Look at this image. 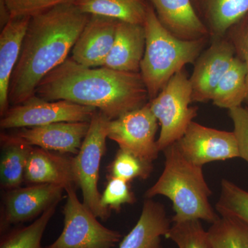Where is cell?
Returning <instances> with one entry per match:
<instances>
[{
    "mask_svg": "<svg viewBox=\"0 0 248 248\" xmlns=\"http://www.w3.org/2000/svg\"><path fill=\"white\" fill-rule=\"evenodd\" d=\"M35 94L46 100H66L94 108L110 120L150 102L140 73L86 67L71 57L40 81Z\"/></svg>",
    "mask_w": 248,
    "mask_h": 248,
    "instance_id": "cell-1",
    "label": "cell"
},
{
    "mask_svg": "<svg viewBox=\"0 0 248 248\" xmlns=\"http://www.w3.org/2000/svg\"><path fill=\"white\" fill-rule=\"evenodd\" d=\"M90 16L73 2L31 18L10 83L11 107L35 95L40 81L69 58Z\"/></svg>",
    "mask_w": 248,
    "mask_h": 248,
    "instance_id": "cell-2",
    "label": "cell"
},
{
    "mask_svg": "<svg viewBox=\"0 0 248 248\" xmlns=\"http://www.w3.org/2000/svg\"><path fill=\"white\" fill-rule=\"evenodd\" d=\"M166 161L162 174L145 193V198L163 195L172 202L173 223L200 220L213 224L219 218L209 198L212 191L204 177L203 169L183 156L177 143L164 151Z\"/></svg>",
    "mask_w": 248,
    "mask_h": 248,
    "instance_id": "cell-3",
    "label": "cell"
},
{
    "mask_svg": "<svg viewBox=\"0 0 248 248\" xmlns=\"http://www.w3.org/2000/svg\"><path fill=\"white\" fill-rule=\"evenodd\" d=\"M143 27L146 47L140 73L151 101L174 75L186 65L195 63L210 38L191 41L177 38L163 27L151 3Z\"/></svg>",
    "mask_w": 248,
    "mask_h": 248,
    "instance_id": "cell-4",
    "label": "cell"
},
{
    "mask_svg": "<svg viewBox=\"0 0 248 248\" xmlns=\"http://www.w3.org/2000/svg\"><path fill=\"white\" fill-rule=\"evenodd\" d=\"M192 103L190 77L185 69L169 80L155 99L149 102L161 130L157 141L159 151L179 141L197 116L198 108Z\"/></svg>",
    "mask_w": 248,
    "mask_h": 248,
    "instance_id": "cell-5",
    "label": "cell"
},
{
    "mask_svg": "<svg viewBox=\"0 0 248 248\" xmlns=\"http://www.w3.org/2000/svg\"><path fill=\"white\" fill-rule=\"evenodd\" d=\"M109 119L97 110L90 122V128L79 153L73 157L77 187L81 189L83 203L98 218L107 221L110 210L101 205L102 194L98 189L99 169L107 151V127Z\"/></svg>",
    "mask_w": 248,
    "mask_h": 248,
    "instance_id": "cell-6",
    "label": "cell"
},
{
    "mask_svg": "<svg viewBox=\"0 0 248 248\" xmlns=\"http://www.w3.org/2000/svg\"><path fill=\"white\" fill-rule=\"evenodd\" d=\"M76 186L67 187L61 234L46 248H114L122 239L118 231L103 226L84 203L79 202Z\"/></svg>",
    "mask_w": 248,
    "mask_h": 248,
    "instance_id": "cell-7",
    "label": "cell"
},
{
    "mask_svg": "<svg viewBox=\"0 0 248 248\" xmlns=\"http://www.w3.org/2000/svg\"><path fill=\"white\" fill-rule=\"evenodd\" d=\"M97 109L66 100L48 101L32 96L10 107L1 117L3 130L32 128L58 122H91Z\"/></svg>",
    "mask_w": 248,
    "mask_h": 248,
    "instance_id": "cell-8",
    "label": "cell"
},
{
    "mask_svg": "<svg viewBox=\"0 0 248 248\" xmlns=\"http://www.w3.org/2000/svg\"><path fill=\"white\" fill-rule=\"evenodd\" d=\"M158 123L148 102L140 108L109 120L108 138L116 142L120 149L153 163L160 152L155 140Z\"/></svg>",
    "mask_w": 248,
    "mask_h": 248,
    "instance_id": "cell-9",
    "label": "cell"
},
{
    "mask_svg": "<svg viewBox=\"0 0 248 248\" xmlns=\"http://www.w3.org/2000/svg\"><path fill=\"white\" fill-rule=\"evenodd\" d=\"M65 189L55 184H32L6 190L0 218L1 234L9 227L32 221L60 203Z\"/></svg>",
    "mask_w": 248,
    "mask_h": 248,
    "instance_id": "cell-10",
    "label": "cell"
},
{
    "mask_svg": "<svg viewBox=\"0 0 248 248\" xmlns=\"http://www.w3.org/2000/svg\"><path fill=\"white\" fill-rule=\"evenodd\" d=\"M176 143L183 156L200 167L213 161L239 158L233 131L208 128L195 122L190 124L184 136Z\"/></svg>",
    "mask_w": 248,
    "mask_h": 248,
    "instance_id": "cell-11",
    "label": "cell"
},
{
    "mask_svg": "<svg viewBox=\"0 0 248 248\" xmlns=\"http://www.w3.org/2000/svg\"><path fill=\"white\" fill-rule=\"evenodd\" d=\"M235 58L233 46L226 36L211 40L195 63L190 77L192 102L212 100L213 93Z\"/></svg>",
    "mask_w": 248,
    "mask_h": 248,
    "instance_id": "cell-12",
    "label": "cell"
},
{
    "mask_svg": "<svg viewBox=\"0 0 248 248\" xmlns=\"http://www.w3.org/2000/svg\"><path fill=\"white\" fill-rule=\"evenodd\" d=\"M119 21L104 16H90L72 50L71 58L91 68L103 66L115 42Z\"/></svg>",
    "mask_w": 248,
    "mask_h": 248,
    "instance_id": "cell-13",
    "label": "cell"
},
{
    "mask_svg": "<svg viewBox=\"0 0 248 248\" xmlns=\"http://www.w3.org/2000/svg\"><path fill=\"white\" fill-rule=\"evenodd\" d=\"M90 122H58L22 128L16 135L31 146L76 156L89 132Z\"/></svg>",
    "mask_w": 248,
    "mask_h": 248,
    "instance_id": "cell-14",
    "label": "cell"
},
{
    "mask_svg": "<svg viewBox=\"0 0 248 248\" xmlns=\"http://www.w3.org/2000/svg\"><path fill=\"white\" fill-rule=\"evenodd\" d=\"M165 29L183 40L210 38L191 0H148Z\"/></svg>",
    "mask_w": 248,
    "mask_h": 248,
    "instance_id": "cell-15",
    "label": "cell"
},
{
    "mask_svg": "<svg viewBox=\"0 0 248 248\" xmlns=\"http://www.w3.org/2000/svg\"><path fill=\"white\" fill-rule=\"evenodd\" d=\"M24 181L32 184L76 186L73 157L32 146L26 167Z\"/></svg>",
    "mask_w": 248,
    "mask_h": 248,
    "instance_id": "cell-16",
    "label": "cell"
},
{
    "mask_svg": "<svg viewBox=\"0 0 248 248\" xmlns=\"http://www.w3.org/2000/svg\"><path fill=\"white\" fill-rule=\"evenodd\" d=\"M145 47L143 25L119 21L115 42L103 66L116 71L140 73Z\"/></svg>",
    "mask_w": 248,
    "mask_h": 248,
    "instance_id": "cell-17",
    "label": "cell"
},
{
    "mask_svg": "<svg viewBox=\"0 0 248 248\" xmlns=\"http://www.w3.org/2000/svg\"><path fill=\"white\" fill-rule=\"evenodd\" d=\"M31 17L11 18L0 34V115L9 110L10 83Z\"/></svg>",
    "mask_w": 248,
    "mask_h": 248,
    "instance_id": "cell-18",
    "label": "cell"
},
{
    "mask_svg": "<svg viewBox=\"0 0 248 248\" xmlns=\"http://www.w3.org/2000/svg\"><path fill=\"white\" fill-rule=\"evenodd\" d=\"M162 203L146 199L136 225L122 239L119 248H162L161 237L170 229Z\"/></svg>",
    "mask_w": 248,
    "mask_h": 248,
    "instance_id": "cell-19",
    "label": "cell"
},
{
    "mask_svg": "<svg viewBox=\"0 0 248 248\" xmlns=\"http://www.w3.org/2000/svg\"><path fill=\"white\" fill-rule=\"evenodd\" d=\"M197 16L208 31L210 40L226 36L248 13V0H191Z\"/></svg>",
    "mask_w": 248,
    "mask_h": 248,
    "instance_id": "cell-20",
    "label": "cell"
},
{
    "mask_svg": "<svg viewBox=\"0 0 248 248\" xmlns=\"http://www.w3.org/2000/svg\"><path fill=\"white\" fill-rule=\"evenodd\" d=\"M32 146L17 135H1L0 184L4 190L20 187Z\"/></svg>",
    "mask_w": 248,
    "mask_h": 248,
    "instance_id": "cell-21",
    "label": "cell"
},
{
    "mask_svg": "<svg viewBox=\"0 0 248 248\" xmlns=\"http://www.w3.org/2000/svg\"><path fill=\"white\" fill-rule=\"evenodd\" d=\"M84 14L113 18L122 22L143 25L148 0H75Z\"/></svg>",
    "mask_w": 248,
    "mask_h": 248,
    "instance_id": "cell-22",
    "label": "cell"
},
{
    "mask_svg": "<svg viewBox=\"0 0 248 248\" xmlns=\"http://www.w3.org/2000/svg\"><path fill=\"white\" fill-rule=\"evenodd\" d=\"M247 72L246 66L235 57L231 68L226 72L213 93V105L231 109L241 107L247 97Z\"/></svg>",
    "mask_w": 248,
    "mask_h": 248,
    "instance_id": "cell-23",
    "label": "cell"
},
{
    "mask_svg": "<svg viewBox=\"0 0 248 248\" xmlns=\"http://www.w3.org/2000/svg\"><path fill=\"white\" fill-rule=\"evenodd\" d=\"M58 205L46 210L29 226L16 227L1 234L0 248H46L42 246V237Z\"/></svg>",
    "mask_w": 248,
    "mask_h": 248,
    "instance_id": "cell-24",
    "label": "cell"
},
{
    "mask_svg": "<svg viewBox=\"0 0 248 248\" xmlns=\"http://www.w3.org/2000/svg\"><path fill=\"white\" fill-rule=\"evenodd\" d=\"M208 231L213 248H248V224L236 217L219 215Z\"/></svg>",
    "mask_w": 248,
    "mask_h": 248,
    "instance_id": "cell-25",
    "label": "cell"
},
{
    "mask_svg": "<svg viewBox=\"0 0 248 248\" xmlns=\"http://www.w3.org/2000/svg\"><path fill=\"white\" fill-rule=\"evenodd\" d=\"M165 237L178 248H213L208 231L204 230L200 220L173 223Z\"/></svg>",
    "mask_w": 248,
    "mask_h": 248,
    "instance_id": "cell-26",
    "label": "cell"
},
{
    "mask_svg": "<svg viewBox=\"0 0 248 248\" xmlns=\"http://www.w3.org/2000/svg\"><path fill=\"white\" fill-rule=\"evenodd\" d=\"M221 187L216 204L217 213L237 217L248 224V191L226 179H222Z\"/></svg>",
    "mask_w": 248,
    "mask_h": 248,
    "instance_id": "cell-27",
    "label": "cell"
},
{
    "mask_svg": "<svg viewBox=\"0 0 248 248\" xmlns=\"http://www.w3.org/2000/svg\"><path fill=\"white\" fill-rule=\"evenodd\" d=\"M109 170L110 177L130 182L135 179H148L153 172V163L144 161L130 152L119 149Z\"/></svg>",
    "mask_w": 248,
    "mask_h": 248,
    "instance_id": "cell-28",
    "label": "cell"
},
{
    "mask_svg": "<svg viewBox=\"0 0 248 248\" xmlns=\"http://www.w3.org/2000/svg\"><path fill=\"white\" fill-rule=\"evenodd\" d=\"M136 202V197L130 182L116 177H109L105 190L102 194L101 205L108 210H113L119 212L122 205L133 204Z\"/></svg>",
    "mask_w": 248,
    "mask_h": 248,
    "instance_id": "cell-29",
    "label": "cell"
},
{
    "mask_svg": "<svg viewBox=\"0 0 248 248\" xmlns=\"http://www.w3.org/2000/svg\"><path fill=\"white\" fill-rule=\"evenodd\" d=\"M75 0H6L11 18L32 17Z\"/></svg>",
    "mask_w": 248,
    "mask_h": 248,
    "instance_id": "cell-30",
    "label": "cell"
},
{
    "mask_svg": "<svg viewBox=\"0 0 248 248\" xmlns=\"http://www.w3.org/2000/svg\"><path fill=\"white\" fill-rule=\"evenodd\" d=\"M226 37L234 48L235 57L239 58L246 66L247 72V97L248 105V13L227 32Z\"/></svg>",
    "mask_w": 248,
    "mask_h": 248,
    "instance_id": "cell-31",
    "label": "cell"
},
{
    "mask_svg": "<svg viewBox=\"0 0 248 248\" xmlns=\"http://www.w3.org/2000/svg\"><path fill=\"white\" fill-rule=\"evenodd\" d=\"M228 111L234 125L233 133L237 141L239 158L248 164V107L241 106Z\"/></svg>",
    "mask_w": 248,
    "mask_h": 248,
    "instance_id": "cell-32",
    "label": "cell"
},
{
    "mask_svg": "<svg viewBox=\"0 0 248 248\" xmlns=\"http://www.w3.org/2000/svg\"><path fill=\"white\" fill-rule=\"evenodd\" d=\"M11 19V15H10L6 0H0V27H1V29L7 24Z\"/></svg>",
    "mask_w": 248,
    "mask_h": 248,
    "instance_id": "cell-33",
    "label": "cell"
}]
</instances>
